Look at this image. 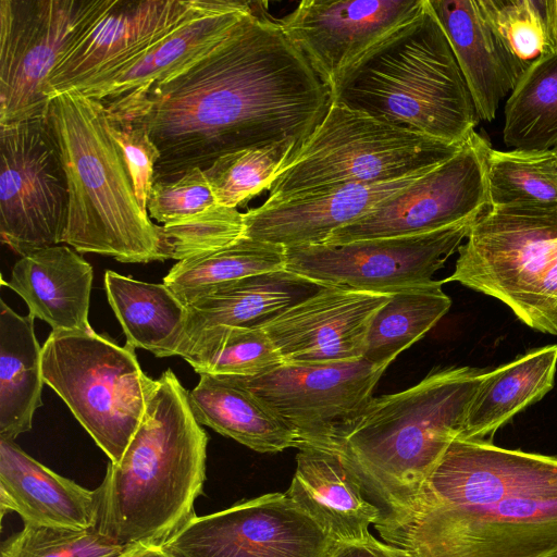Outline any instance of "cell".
<instances>
[{"label":"cell","instance_id":"obj_19","mask_svg":"<svg viewBox=\"0 0 557 557\" xmlns=\"http://www.w3.org/2000/svg\"><path fill=\"white\" fill-rule=\"evenodd\" d=\"M258 4L208 0L203 9L185 18L129 62L77 90L103 107L139 94L209 52Z\"/></svg>","mask_w":557,"mask_h":557},{"label":"cell","instance_id":"obj_43","mask_svg":"<svg viewBox=\"0 0 557 557\" xmlns=\"http://www.w3.org/2000/svg\"><path fill=\"white\" fill-rule=\"evenodd\" d=\"M545 15L554 50H557V0H545Z\"/></svg>","mask_w":557,"mask_h":557},{"label":"cell","instance_id":"obj_11","mask_svg":"<svg viewBox=\"0 0 557 557\" xmlns=\"http://www.w3.org/2000/svg\"><path fill=\"white\" fill-rule=\"evenodd\" d=\"M0 235L21 257L63 243L67 181L46 117L0 125Z\"/></svg>","mask_w":557,"mask_h":557},{"label":"cell","instance_id":"obj_6","mask_svg":"<svg viewBox=\"0 0 557 557\" xmlns=\"http://www.w3.org/2000/svg\"><path fill=\"white\" fill-rule=\"evenodd\" d=\"M47 119L67 181L63 243L78 253L125 263L164 261L159 231L135 194L123 152L112 137L104 107L77 89L55 95Z\"/></svg>","mask_w":557,"mask_h":557},{"label":"cell","instance_id":"obj_12","mask_svg":"<svg viewBox=\"0 0 557 557\" xmlns=\"http://www.w3.org/2000/svg\"><path fill=\"white\" fill-rule=\"evenodd\" d=\"M99 0H0V125L46 117L48 82Z\"/></svg>","mask_w":557,"mask_h":557},{"label":"cell","instance_id":"obj_7","mask_svg":"<svg viewBox=\"0 0 557 557\" xmlns=\"http://www.w3.org/2000/svg\"><path fill=\"white\" fill-rule=\"evenodd\" d=\"M457 251L444 283L495 297L528 326L557 335V202L488 207Z\"/></svg>","mask_w":557,"mask_h":557},{"label":"cell","instance_id":"obj_32","mask_svg":"<svg viewBox=\"0 0 557 557\" xmlns=\"http://www.w3.org/2000/svg\"><path fill=\"white\" fill-rule=\"evenodd\" d=\"M504 143L518 150L557 147V50L536 60L505 104Z\"/></svg>","mask_w":557,"mask_h":557},{"label":"cell","instance_id":"obj_18","mask_svg":"<svg viewBox=\"0 0 557 557\" xmlns=\"http://www.w3.org/2000/svg\"><path fill=\"white\" fill-rule=\"evenodd\" d=\"M391 296L326 285L262 326L283 362L358 360L375 314Z\"/></svg>","mask_w":557,"mask_h":557},{"label":"cell","instance_id":"obj_8","mask_svg":"<svg viewBox=\"0 0 557 557\" xmlns=\"http://www.w3.org/2000/svg\"><path fill=\"white\" fill-rule=\"evenodd\" d=\"M462 145L445 143L331 102L322 122L276 173L265 202L428 172L451 158Z\"/></svg>","mask_w":557,"mask_h":557},{"label":"cell","instance_id":"obj_23","mask_svg":"<svg viewBox=\"0 0 557 557\" xmlns=\"http://www.w3.org/2000/svg\"><path fill=\"white\" fill-rule=\"evenodd\" d=\"M426 1L446 35L478 117L493 121L521 72L485 20L478 0Z\"/></svg>","mask_w":557,"mask_h":557},{"label":"cell","instance_id":"obj_15","mask_svg":"<svg viewBox=\"0 0 557 557\" xmlns=\"http://www.w3.org/2000/svg\"><path fill=\"white\" fill-rule=\"evenodd\" d=\"M336 544L285 493H270L195 516L163 546L178 557H327Z\"/></svg>","mask_w":557,"mask_h":557},{"label":"cell","instance_id":"obj_4","mask_svg":"<svg viewBox=\"0 0 557 557\" xmlns=\"http://www.w3.org/2000/svg\"><path fill=\"white\" fill-rule=\"evenodd\" d=\"M485 372L454 367L373 397L337 454L381 515L379 533L400 524L451 441L461 435Z\"/></svg>","mask_w":557,"mask_h":557},{"label":"cell","instance_id":"obj_29","mask_svg":"<svg viewBox=\"0 0 557 557\" xmlns=\"http://www.w3.org/2000/svg\"><path fill=\"white\" fill-rule=\"evenodd\" d=\"M556 367L557 345H552L485 372L460 436L491 442L503 424L552 389Z\"/></svg>","mask_w":557,"mask_h":557},{"label":"cell","instance_id":"obj_35","mask_svg":"<svg viewBox=\"0 0 557 557\" xmlns=\"http://www.w3.org/2000/svg\"><path fill=\"white\" fill-rule=\"evenodd\" d=\"M299 145L288 139L261 148H249L221 156L205 174L216 203L236 208L263 189H269L276 173Z\"/></svg>","mask_w":557,"mask_h":557},{"label":"cell","instance_id":"obj_20","mask_svg":"<svg viewBox=\"0 0 557 557\" xmlns=\"http://www.w3.org/2000/svg\"><path fill=\"white\" fill-rule=\"evenodd\" d=\"M425 173L374 184L342 185L277 202L264 201L244 213L243 236L283 248L324 244L333 232L363 216Z\"/></svg>","mask_w":557,"mask_h":557},{"label":"cell","instance_id":"obj_33","mask_svg":"<svg viewBox=\"0 0 557 557\" xmlns=\"http://www.w3.org/2000/svg\"><path fill=\"white\" fill-rule=\"evenodd\" d=\"M182 358L198 374L252 377L283 360L263 326H218L202 332Z\"/></svg>","mask_w":557,"mask_h":557},{"label":"cell","instance_id":"obj_3","mask_svg":"<svg viewBox=\"0 0 557 557\" xmlns=\"http://www.w3.org/2000/svg\"><path fill=\"white\" fill-rule=\"evenodd\" d=\"M145 416L96 488V530L123 546L163 545L195 515L209 437L172 370L158 379Z\"/></svg>","mask_w":557,"mask_h":557},{"label":"cell","instance_id":"obj_31","mask_svg":"<svg viewBox=\"0 0 557 557\" xmlns=\"http://www.w3.org/2000/svg\"><path fill=\"white\" fill-rule=\"evenodd\" d=\"M443 283L444 280H434L393 293L372 321L363 358L374 364L389 366L401 351L423 337L451 306L442 289Z\"/></svg>","mask_w":557,"mask_h":557},{"label":"cell","instance_id":"obj_39","mask_svg":"<svg viewBox=\"0 0 557 557\" xmlns=\"http://www.w3.org/2000/svg\"><path fill=\"white\" fill-rule=\"evenodd\" d=\"M215 203L205 171L193 168L174 180L153 182L147 211L150 218L165 225L191 218Z\"/></svg>","mask_w":557,"mask_h":557},{"label":"cell","instance_id":"obj_28","mask_svg":"<svg viewBox=\"0 0 557 557\" xmlns=\"http://www.w3.org/2000/svg\"><path fill=\"white\" fill-rule=\"evenodd\" d=\"M34 315H20L0 299V437L28 432L42 406V347Z\"/></svg>","mask_w":557,"mask_h":557},{"label":"cell","instance_id":"obj_1","mask_svg":"<svg viewBox=\"0 0 557 557\" xmlns=\"http://www.w3.org/2000/svg\"><path fill=\"white\" fill-rule=\"evenodd\" d=\"M330 106V88L259 2L209 52L104 109L148 132L160 151L157 182L234 151L300 144Z\"/></svg>","mask_w":557,"mask_h":557},{"label":"cell","instance_id":"obj_40","mask_svg":"<svg viewBox=\"0 0 557 557\" xmlns=\"http://www.w3.org/2000/svg\"><path fill=\"white\" fill-rule=\"evenodd\" d=\"M107 121L112 137L123 152L136 198L141 209L148 212L147 200L153 183L154 168L160 159V151L143 126L108 114Z\"/></svg>","mask_w":557,"mask_h":557},{"label":"cell","instance_id":"obj_27","mask_svg":"<svg viewBox=\"0 0 557 557\" xmlns=\"http://www.w3.org/2000/svg\"><path fill=\"white\" fill-rule=\"evenodd\" d=\"M104 288L127 345L160 358L181 355L187 307L165 284L146 283L108 270Z\"/></svg>","mask_w":557,"mask_h":557},{"label":"cell","instance_id":"obj_22","mask_svg":"<svg viewBox=\"0 0 557 557\" xmlns=\"http://www.w3.org/2000/svg\"><path fill=\"white\" fill-rule=\"evenodd\" d=\"M288 498L336 543L364 542L369 528L380 522V510L369 502L355 474L341 457L301 446Z\"/></svg>","mask_w":557,"mask_h":557},{"label":"cell","instance_id":"obj_41","mask_svg":"<svg viewBox=\"0 0 557 557\" xmlns=\"http://www.w3.org/2000/svg\"><path fill=\"white\" fill-rule=\"evenodd\" d=\"M327 557H412L407 550L374 536L364 542L337 543Z\"/></svg>","mask_w":557,"mask_h":557},{"label":"cell","instance_id":"obj_42","mask_svg":"<svg viewBox=\"0 0 557 557\" xmlns=\"http://www.w3.org/2000/svg\"><path fill=\"white\" fill-rule=\"evenodd\" d=\"M117 557H178L170 552L163 545L158 544H136L128 546Z\"/></svg>","mask_w":557,"mask_h":557},{"label":"cell","instance_id":"obj_5","mask_svg":"<svg viewBox=\"0 0 557 557\" xmlns=\"http://www.w3.org/2000/svg\"><path fill=\"white\" fill-rule=\"evenodd\" d=\"M331 102L455 145L478 114L444 30L424 8L351 61L330 87Z\"/></svg>","mask_w":557,"mask_h":557},{"label":"cell","instance_id":"obj_25","mask_svg":"<svg viewBox=\"0 0 557 557\" xmlns=\"http://www.w3.org/2000/svg\"><path fill=\"white\" fill-rule=\"evenodd\" d=\"M324 286L287 270L243 277L223 284L187 307V346L218 326H262Z\"/></svg>","mask_w":557,"mask_h":557},{"label":"cell","instance_id":"obj_30","mask_svg":"<svg viewBox=\"0 0 557 557\" xmlns=\"http://www.w3.org/2000/svg\"><path fill=\"white\" fill-rule=\"evenodd\" d=\"M285 269V248L242 236L223 249L177 261L163 277L185 305L243 277Z\"/></svg>","mask_w":557,"mask_h":557},{"label":"cell","instance_id":"obj_21","mask_svg":"<svg viewBox=\"0 0 557 557\" xmlns=\"http://www.w3.org/2000/svg\"><path fill=\"white\" fill-rule=\"evenodd\" d=\"M0 513L14 511L24 524L96 528L97 491L87 490L0 437Z\"/></svg>","mask_w":557,"mask_h":557},{"label":"cell","instance_id":"obj_44","mask_svg":"<svg viewBox=\"0 0 557 557\" xmlns=\"http://www.w3.org/2000/svg\"><path fill=\"white\" fill-rule=\"evenodd\" d=\"M553 150L557 153V147H555Z\"/></svg>","mask_w":557,"mask_h":557},{"label":"cell","instance_id":"obj_26","mask_svg":"<svg viewBox=\"0 0 557 557\" xmlns=\"http://www.w3.org/2000/svg\"><path fill=\"white\" fill-rule=\"evenodd\" d=\"M196 420L259 453L299 447L296 435L250 391L225 376L200 374L188 392Z\"/></svg>","mask_w":557,"mask_h":557},{"label":"cell","instance_id":"obj_14","mask_svg":"<svg viewBox=\"0 0 557 557\" xmlns=\"http://www.w3.org/2000/svg\"><path fill=\"white\" fill-rule=\"evenodd\" d=\"M473 221L418 235L285 248V270L323 285L393 294L434 281Z\"/></svg>","mask_w":557,"mask_h":557},{"label":"cell","instance_id":"obj_13","mask_svg":"<svg viewBox=\"0 0 557 557\" xmlns=\"http://www.w3.org/2000/svg\"><path fill=\"white\" fill-rule=\"evenodd\" d=\"M490 141L473 132L461 148L408 187L343 226L324 244L410 236L475 220L488 207Z\"/></svg>","mask_w":557,"mask_h":557},{"label":"cell","instance_id":"obj_24","mask_svg":"<svg viewBox=\"0 0 557 557\" xmlns=\"http://www.w3.org/2000/svg\"><path fill=\"white\" fill-rule=\"evenodd\" d=\"M92 267L69 246L55 245L22 256L8 287L26 302L34 318L53 332H89Z\"/></svg>","mask_w":557,"mask_h":557},{"label":"cell","instance_id":"obj_37","mask_svg":"<svg viewBox=\"0 0 557 557\" xmlns=\"http://www.w3.org/2000/svg\"><path fill=\"white\" fill-rule=\"evenodd\" d=\"M165 260L177 261L231 246L244 233V213L219 203L186 220L159 227Z\"/></svg>","mask_w":557,"mask_h":557},{"label":"cell","instance_id":"obj_36","mask_svg":"<svg viewBox=\"0 0 557 557\" xmlns=\"http://www.w3.org/2000/svg\"><path fill=\"white\" fill-rule=\"evenodd\" d=\"M496 37L523 73L554 51L545 15V0H478Z\"/></svg>","mask_w":557,"mask_h":557},{"label":"cell","instance_id":"obj_2","mask_svg":"<svg viewBox=\"0 0 557 557\" xmlns=\"http://www.w3.org/2000/svg\"><path fill=\"white\" fill-rule=\"evenodd\" d=\"M380 535L412 557H557V456L458 436Z\"/></svg>","mask_w":557,"mask_h":557},{"label":"cell","instance_id":"obj_17","mask_svg":"<svg viewBox=\"0 0 557 557\" xmlns=\"http://www.w3.org/2000/svg\"><path fill=\"white\" fill-rule=\"evenodd\" d=\"M424 4L425 0H304L277 22L330 88L344 67Z\"/></svg>","mask_w":557,"mask_h":557},{"label":"cell","instance_id":"obj_9","mask_svg":"<svg viewBox=\"0 0 557 557\" xmlns=\"http://www.w3.org/2000/svg\"><path fill=\"white\" fill-rule=\"evenodd\" d=\"M42 375L111 462L122 458L159 384L143 372L134 347L94 330L51 331Z\"/></svg>","mask_w":557,"mask_h":557},{"label":"cell","instance_id":"obj_16","mask_svg":"<svg viewBox=\"0 0 557 557\" xmlns=\"http://www.w3.org/2000/svg\"><path fill=\"white\" fill-rule=\"evenodd\" d=\"M208 0H99L48 82V96L81 87L116 71Z\"/></svg>","mask_w":557,"mask_h":557},{"label":"cell","instance_id":"obj_34","mask_svg":"<svg viewBox=\"0 0 557 557\" xmlns=\"http://www.w3.org/2000/svg\"><path fill=\"white\" fill-rule=\"evenodd\" d=\"M488 207L556 203L557 153L491 149L486 163Z\"/></svg>","mask_w":557,"mask_h":557},{"label":"cell","instance_id":"obj_10","mask_svg":"<svg viewBox=\"0 0 557 557\" xmlns=\"http://www.w3.org/2000/svg\"><path fill=\"white\" fill-rule=\"evenodd\" d=\"M388 366L364 358L287 363L252 377L225 376L259 398L297 437L299 447L336 453L373 399Z\"/></svg>","mask_w":557,"mask_h":557},{"label":"cell","instance_id":"obj_38","mask_svg":"<svg viewBox=\"0 0 557 557\" xmlns=\"http://www.w3.org/2000/svg\"><path fill=\"white\" fill-rule=\"evenodd\" d=\"M128 546L114 543L96 528L65 529L24 524L1 547V557H117Z\"/></svg>","mask_w":557,"mask_h":557}]
</instances>
